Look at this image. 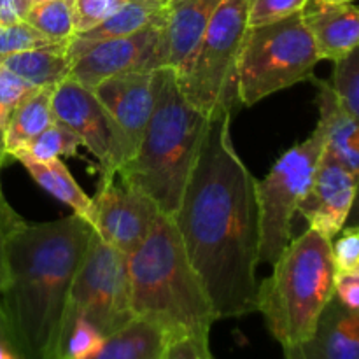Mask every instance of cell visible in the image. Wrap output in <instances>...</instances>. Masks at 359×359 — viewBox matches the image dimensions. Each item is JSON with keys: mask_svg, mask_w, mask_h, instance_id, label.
<instances>
[{"mask_svg": "<svg viewBox=\"0 0 359 359\" xmlns=\"http://www.w3.org/2000/svg\"><path fill=\"white\" fill-rule=\"evenodd\" d=\"M302 16L321 60L335 63L359 46V6L309 0Z\"/></svg>", "mask_w": 359, "mask_h": 359, "instance_id": "obj_17", "label": "cell"}, {"mask_svg": "<svg viewBox=\"0 0 359 359\" xmlns=\"http://www.w3.org/2000/svg\"><path fill=\"white\" fill-rule=\"evenodd\" d=\"M132 309L170 335H209L212 304L193 269L174 221L160 214L146 241L128 256Z\"/></svg>", "mask_w": 359, "mask_h": 359, "instance_id": "obj_4", "label": "cell"}, {"mask_svg": "<svg viewBox=\"0 0 359 359\" xmlns=\"http://www.w3.org/2000/svg\"><path fill=\"white\" fill-rule=\"evenodd\" d=\"M93 231L76 214L46 223L14 217L0 304L20 359H62L70 290Z\"/></svg>", "mask_w": 359, "mask_h": 359, "instance_id": "obj_2", "label": "cell"}, {"mask_svg": "<svg viewBox=\"0 0 359 359\" xmlns=\"http://www.w3.org/2000/svg\"><path fill=\"white\" fill-rule=\"evenodd\" d=\"M332 259L335 276L359 272V224L344 226L332 241Z\"/></svg>", "mask_w": 359, "mask_h": 359, "instance_id": "obj_31", "label": "cell"}, {"mask_svg": "<svg viewBox=\"0 0 359 359\" xmlns=\"http://www.w3.org/2000/svg\"><path fill=\"white\" fill-rule=\"evenodd\" d=\"M231 112L209 116L198 158L172 216L216 321L258 312V179L231 140Z\"/></svg>", "mask_w": 359, "mask_h": 359, "instance_id": "obj_1", "label": "cell"}, {"mask_svg": "<svg viewBox=\"0 0 359 359\" xmlns=\"http://www.w3.org/2000/svg\"><path fill=\"white\" fill-rule=\"evenodd\" d=\"M0 339H4V340H7V342H11L9 326H7V319H6V314H4L2 304H0ZM11 346H13V342H11Z\"/></svg>", "mask_w": 359, "mask_h": 359, "instance_id": "obj_39", "label": "cell"}, {"mask_svg": "<svg viewBox=\"0 0 359 359\" xmlns=\"http://www.w3.org/2000/svg\"><path fill=\"white\" fill-rule=\"evenodd\" d=\"M359 224V181H358V189H356V198H354L353 209H351L349 217H347L346 226H358Z\"/></svg>", "mask_w": 359, "mask_h": 359, "instance_id": "obj_37", "label": "cell"}, {"mask_svg": "<svg viewBox=\"0 0 359 359\" xmlns=\"http://www.w3.org/2000/svg\"><path fill=\"white\" fill-rule=\"evenodd\" d=\"M156 70H130L104 79L93 88L95 97L107 109L109 116L128 147V160L139 147L156 102Z\"/></svg>", "mask_w": 359, "mask_h": 359, "instance_id": "obj_13", "label": "cell"}, {"mask_svg": "<svg viewBox=\"0 0 359 359\" xmlns=\"http://www.w3.org/2000/svg\"><path fill=\"white\" fill-rule=\"evenodd\" d=\"M221 2L223 0H167L163 4L158 69L168 67L179 72L186 65Z\"/></svg>", "mask_w": 359, "mask_h": 359, "instance_id": "obj_15", "label": "cell"}, {"mask_svg": "<svg viewBox=\"0 0 359 359\" xmlns=\"http://www.w3.org/2000/svg\"><path fill=\"white\" fill-rule=\"evenodd\" d=\"M209 351V335L179 337L168 342L160 359H202Z\"/></svg>", "mask_w": 359, "mask_h": 359, "instance_id": "obj_33", "label": "cell"}, {"mask_svg": "<svg viewBox=\"0 0 359 359\" xmlns=\"http://www.w3.org/2000/svg\"><path fill=\"white\" fill-rule=\"evenodd\" d=\"M37 2H53V0H35V4Z\"/></svg>", "mask_w": 359, "mask_h": 359, "instance_id": "obj_43", "label": "cell"}, {"mask_svg": "<svg viewBox=\"0 0 359 359\" xmlns=\"http://www.w3.org/2000/svg\"><path fill=\"white\" fill-rule=\"evenodd\" d=\"M321 62L302 13L262 27H248L237 63V98L242 105L263 98L314 76Z\"/></svg>", "mask_w": 359, "mask_h": 359, "instance_id": "obj_6", "label": "cell"}, {"mask_svg": "<svg viewBox=\"0 0 359 359\" xmlns=\"http://www.w3.org/2000/svg\"><path fill=\"white\" fill-rule=\"evenodd\" d=\"M14 158L23 165L25 170L32 175V179L42 189H46L49 195L58 198L65 205H69L76 216L83 217L84 221H88L93 226V198H90L83 191V188L77 184L76 179L72 177L69 168L65 167V163L60 158L49 161H37L25 153L16 154Z\"/></svg>", "mask_w": 359, "mask_h": 359, "instance_id": "obj_20", "label": "cell"}, {"mask_svg": "<svg viewBox=\"0 0 359 359\" xmlns=\"http://www.w3.org/2000/svg\"><path fill=\"white\" fill-rule=\"evenodd\" d=\"M248 30V0H223L207 23L202 39L177 72L184 97L210 116L233 109L237 98V63Z\"/></svg>", "mask_w": 359, "mask_h": 359, "instance_id": "obj_7", "label": "cell"}, {"mask_svg": "<svg viewBox=\"0 0 359 359\" xmlns=\"http://www.w3.org/2000/svg\"><path fill=\"white\" fill-rule=\"evenodd\" d=\"M105 337L81 316L69 321L63 339L62 359H91L97 356L105 344Z\"/></svg>", "mask_w": 359, "mask_h": 359, "instance_id": "obj_26", "label": "cell"}, {"mask_svg": "<svg viewBox=\"0 0 359 359\" xmlns=\"http://www.w3.org/2000/svg\"><path fill=\"white\" fill-rule=\"evenodd\" d=\"M330 84L340 104L359 119V46L342 60L335 62Z\"/></svg>", "mask_w": 359, "mask_h": 359, "instance_id": "obj_27", "label": "cell"}, {"mask_svg": "<svg viewBox=\"0 0 359 359\" xmlns=\"http://www.w3.org/2000/svg\"><path fill=\"white\" fill-rule=\"evenodd\" d=\"M76 316L90 321L105 339L137 319L132 309L128 256L95 231L70 290L69 321Z\"/></svg>", "mask_w": 359, "mask_h": 359, "instance_id": "obj_9", "label": "cell"}, {"mask_svg": "<svg viewBox=\"0 0 359 359\" xmlns=\"http://www.w3.org/2000/svg\"><path fill=\"white\" fill-rule=\"evenodd\" d=\"M128 0H74V27L76 34L91 30L121 9Z\"/></svg>", "mask_w": 359, "mask_h": 359, "instance_id": "obj_32", "label": "cell"}, {"mask_svg": "<svg viewBox=\"0 0 359 359\" xmlns=\"http://www.w3.org/2000/svg\"><path fill=\"white\" fill-rule=\"evenodd\" d=\"M156 102L133 156L119 168L126 186L174 216L198 158L209 116L182 93L174 69H156Z\"/></svg>", "mask_w": 359, "mask_h": 359, "instance_id": "obj_3", "label": "cell"}, {"mask_svg": "<svg viewBox=\"0 0 359 359\" xmlns=\"http://www.w3.org/2000/svg\"><path fill=\"white\" fill-rule=\"evenodd\" d=\"M34 88L35 86L18 77L16 74H13L7 67L0 63V168L9 158L6 151V132L11 116H13L16 105L21 102V98L30 93Z\"/></svg>", "mask_w": 359, "mask_h": 359, "instance_id": "obj_28", "label": "cell"}, {"mask_svg": "<svg viewBox=\"0 0 359 359\" xmlns=\"http://www.w3.org/2000/svg\"><path fill=\"white\" fill-rule=\"evenodd\" d=\"M46 46H53V42L48 41L27 21L7 25L0 23V58L14 55V53L28 51V49L46 48Z\"/></svg>", "mask_w": 359, "mask_h": 359, "instance_id": "obj_29", "label": "cell"}, {"mask_svg": "<svg viewBox=\"0 0 359 359\" xmlns=\"http://www.w3.org/2000/svg\"><path fill=\"white\" fill-rule=\"evenodd\" d=\"M35 0H0V23H16V21H25L28 11Z\"/></svg>", "mask_w": 359, "mask_h": 359, "instance_id": "obj_36", "label": "cell"}, {"mask_svg": "<svg viewBox=\"0 0 359 359\" xmlns=\"http://www.w3.org/2000/svg\"><path fill=\"white\" fill-rule=\"evenodd\" d=\"M163 11L156 21L126 37L109 39L84 49L70 63L69 77L93 90L98 83L130 70H156Z\"/></svg>", "mask_w": 359, "mask_h": 359, "instance_id": "obj_12", "label": "cell"}, {"mask_svg": "<svg viewBox=\"0 0 359 359\" xmlns=\"http://www.w3.org/2000/svg\"><path fill=\"white\" fill-rule=\"evenodd\" d=\"M0 359H20L14 347L11 346V342L4 339H0Z\"/></svg>", "mask_w": 359, "mask_h": 359, "instance_id": "obj_38", "label": "cell"}, {"mask_svg": "<svg viewBox=\"0 0 359 359\" xmlns=\"http://www.w3.org/2000/svg\"><path fill=\"white\" fill-rule=\"evenodd\" d=\"M318 125L325 132L326 153L359 179V119L340 104L326 81H318Z\"/></svg>", "mask_w": 359, "mask_h": 359, "instance_id": "obj_18", "label": "cell"}, {"mask_svg": "<svg viewBox=\"0 0 359 359\" xmlns=\"http://www.w3.org/2000/svg\"><path fill=\"white\" fill-rule=\"evenodd\" d=\"M335 298L347 311L359 312V272L335 276Z\"/></svg>", "mask_w": 359, "mask_h": 359, "instance_id": "obj_34", "label": "cell"}, {"mask_svg": "<svg viewBox=\"0 0 359 359\" xmlns=\"http://www.w3.org/2000/svg\"><path fill=\"white\" fill-rule=\"evenodd\" d=\"M309 0H248V27L276 23L302 13Z\"/></svg>", "mask_w": 359, "mask_h": 359, "instance_id": "obj_30", "label": "cell"}, {"mask_svg": "<svg viewBox=\"0 0 359 359\" xmlns=\"http://www.w3.org/2000/svg\"><path fill=\"white\" fill-rule=\"evenodd\" d=\"M272 266V276L258 286V312L273 339L287 349L314 335L335 297L332 241L309 228L290 241Z\"/></svg>", "mask_w": 359, "mask_h": 359, "instance_id": "obj_5", "label": "cell"}, {"mask_svg": "<svg viewBox=\"0 0 359 359\" xmlns=\"http://www.w3.org/2000/svg\"><path fill=\"white\" fill-rule=\"evenodd\" d=\"M325 149V132L316 125L304 142L284 151L266 177L258 181L259 263L273 265L290 244L293 217L311 189Z\"/></svg>", "mask_w": 359, "mask_h": 359, "instance_id": "obj_8", "label": "cell"}, {"mask_svg": "<svg viewBox=\"0 0 359 359\" xmlns=\"http://www.w3.org/2000/svg\"><path fill=\"white\" fill-rule=\"evenodd\" d=\"M358 318H359V312H358Z\"/></svg>", "mask_w": 359, "mask_h": 359, "instance_id": "obj_44", "label": "cell"}, {"mask_svg": "<svg viewBox=\"0 0 359 359\" xmlns=\"http://www.w3.org/2000/svg\"><path fill=\"white\" fill-rule=\"evenodd\" d=\"M79 146V139L70 130L58 125V123H53L48 130H44L41 135L35 137L28 144L23 153L37 161H49L55 160V158L76 156Z\"/></svg>", "mask_w": 359, "mask_h": 359, "instance_id": "obj_25", "label": "cell"}, {"mask_svg": "<svg viewBox=\"0 0 359 359\" xmlns=\"http://www.w3.org/2000/svg\"><path fill=\"white\" fill-rule=\"evenodd\" d=\"M0 63L35 88H55L70 74L67 44L28 49L0 58Z\"/></svg>", "mask_w": 359, "mask_h": 359, "instance_id": "obj_22", "label": "cell"}, {"mask_svg": "<svg viewBox=\"0 0 359 359\" xmlns=\"http://www.w3.org/2000/svg\"><path fill=\"white\" fill-rule=\"evenodd\" d=\"M18 216L16 210L7 203L6 196L2 193V186H0V293L6 290L7 286V263H6V237L9 226L13 224L14 217Z\"/></svg>", "mask_w": 359, "mask_h": 359, "instance_id": "obj_35", "label": "cell"}, {"mask_svg": "<svg viewBox=\"0 0 359 359\" xmlns=\"http://www.w3.org/2000/svg\"><path fill=\"white\" fill-rule=\"evenodd\" d=\"M28 25L41 32L53 44H69L76 34L74 27V0H53L32 6L25 18Z\"/></svg>", "mask_w": 359, "mask_h": 359, "instance_id": "obj_24", "label": "cell"}, {"mask_svg": "<svg viewBox=\"0 0 359 359\" xmlns=\"http://www.w3.org/2000/svg\"><path fill=\"white\" fill-rule=\"evenodd\" d=\"M55 123L65 126L79 139L100 165L102 175L118 174L128 161V147L95 93L67 77L53 91Z\"/></svg>", "mask_w": 359, "mask_h": 359, "instance_id": "obj_10", "label": "cell"}, {"mask_svg": "<svg viewBox=\"0 0 359 359\" xmlns=\"http://www.w3.org/2000/svg\"><path fill=\"white\" fill-rule=\"evenodd\" d=\"M202 359H214V358H212V354H210V349H209V351H207V353H205V354H203V356H202Z\"/></svg>", "mask_w": 359, "mask_h": 359, "instance_id": "obj_41", "label": "cell"}, {"mask_svg": "<svg viewBox=\"0 0 359 359\" xmlns=\"http://www.w3.org/2000/svg\"><path fill=\"white\" fill-rule=\"evenodd\" d=\"M358 181L356 175L344 168L325 149L311 189L298 207L309 228L333 241L346 226L356 198Z\"/></svg>", "mask_w": 359, "mask_h": 359, "instance_id": "obj_14", "label": "cell"}, {"mask_svg": "<svg viewBox=\"0 0 359 359\" xmlns=\"http://www.w3.org/2000/svg\"><path fill=\"white\" fill-rule=\"evenodd\" d=\"M160 16L161 6L158 2H153V0H128L121 9L116 11L112 16L102 21L100 25H97L91 30L83 32V34L74 35L69 44H67V56L72 63V60L77 58L91 44L135 34L140 28L156 21Z\"/></svg>", "mask_w": 359, "mask_h": 359, "instance_id": "obj_19", "label": "cell"}, {"mask_svg": "<svg viewBox=\"0 0 359 359\" xmlns=\"http://www.w3.org/2000/svg\"><path fill=\"white\" fill-rule=\"evenodd\" d=\"M153 2H158V4H160V6H161V7H163V4H165V2H167V0H153Z\"/></svg>", "mask_w": 359, "mask_h": 359, "instance_id": "obj_42", "label": "cell"}, {"mask_svg": "<svg viewBox=\"0 0 359 359\" xmlns=\"http://www.w3.org/2000/svg\"><path fill=\"white\" fill-rule=\"evenodd\" d=\"M53 91L55 88H34L21 98L9 119L6 132L7 156L23 153L28 144L55 123L53 116Z\"/></svg>", "mask_w": 359, "mask_h": 359, "instance_id": "obj_21", "label": "cell"}, {"mask_svg": "<svg viewBox=\"0 0 359 359\" xmlns=\"http://www.w3.org/2000/svg\"><path fill=\"white\" fill-rule=\"evenodd\" d=\"M319 2H326V4H354L356 0H319Z\"/></svg>", "mask_w": 359, "mask_h": 359, "instance_id": "obj_40", "label": "cell"}, {"mask_svg": "<svg viewBox=\"0 0 359 359\" xmlns=\"http://www.w3.org/2000/svg\"><path fill=\"white\" fill-rule=\"evenodd\" d=\"M170 340L163 328L137 318L107 337L100 353L91 359H160Z\"/></svg>", "mask_w": 359, "mask_h": 359, "instance_id": "obj_23", "label": "cell"}, {"mask_svg": "<svg viewBox=\"0 0 359 359\" xmlns=\"http://www.w3.org/2000/svg\"><path fill=\"white\" fill-rule=\"evenodd\" d=\"M93 207L95 233L126 256L146 241L161 214L153 200L126 186L118 174L102 175Z\"/></svg>", "mask_w": 359, "mask_h": 359, "instance_id": "obj_11", "label": "cell"}, {"mask_svg": "<svg viewBox=\"0 0 359 359\" xmlns=\"http://www.w3.org/2000/svg\"><path fill=\"white\" fill-rule=\"evenodd\" d=\"M286 359H359V318L335 297L319 318L314 335L284 349Z\"/></svg>", "mask_w": 359, "mask_h": 359, "instance_id": "obj_16", "label": "cell"}]
</instances>
